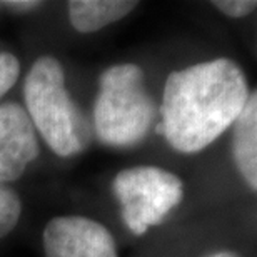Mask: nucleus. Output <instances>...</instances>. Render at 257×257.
Segmentation results:
<instances>
[{
  "label": "nucleus",
  "instance_id": "12",
  "mask_svg": "<svg viewBox=\"0 0 257 257\" xmlns=\"http://www.w3.org/2000/svg\"><path fill=\"white\" fill-rule=\"evenodd\" d=\"M7 5L10 9L14 10H30V9H35L39 7V2H7Z\"/></svg>",
  "mask_w": 257,
  "mask_h": 257
},
{
  "label": "nucleus",
  "instance_id": "2",
  "mask_svg": "<svg viewBox=\"0 0 257 257\" xmlns=\"http://www.w3.org/2000/svg\"><path fill=\"white\" fill-rule=\"evenodd\" d=\"M24 102L30 122L60 157L85 151L92 131L85 114L65 87V72L54 57H39L24 80Z\"/></svg>",
  "mask_w": 257,
  "mask_h": 257
},
{
  "label": "nucleus",
  "instance_id": "10",
  "mask_svg": "<svg viewBox=\"0 0 257 257\" xmlns=\"http://www.w3.org/2000/svg\"><path fill=\"white\" fill-rule=\"evenodd\" d=\"M20 75V62L15 55L0 52V99L15 85Z\"/></svg>",
  "mask_w": 257,
  "mask_h": 257
},
{
  "label": "nucleus",
  "instance_id": "5",
  "mask_svg": "<svg viewBox=\"0 0 257 257\" xmlns=\"http://www.w3.org/2000/svg\"><path fill=\"white\" fill-rule=\"evenodd\" d=\"M45 257H119L114 235L94 219L62 215L44 230Z\"/></svg>",
  "mask_w": 257,
  "mask_h": 257
},
{
  "label": "nucleus",
  "instance_id": "1",
  "mask_svg": "<svg viewBox=\"0 0 257 257\" xmlns=\"http://www.w3.org/2000/svg\"><path fill=\"white\" fill-rule=\"evenodd\" d=\"M242 69L230 59H215L169 74L156 132L174 151L195 154L232 127L249 100Z\"/></svg>",
  "mask_w": 257,
  "mask_h": 257
},
{
  "label": "nucleus",
  "instance_id": "4",
  "mask_svg": "<svg viewBox=\"0 0 257 257\" xmlns=\"http://www.w3.org/2000/svg\"><path fill=\"white\" fill-rule=\"evenodd\" d=\"M112 189L120 204L122 220L136 235L162 224L184 199L181 179L156 166L124 169L115 176Z\"/></svg>",
  "mask_w": 257,
  "mask_h": 257
},
{
  "label": "nucleus",
  "instance_id": "3",
  "mask_svg": "<svg viewBox=\"0 0 257 257\" xmlns=\"http://www.w3.org/2000/svg\"><path fill=\"white\" fill-rule=\"evenodd\" d=\"M157 117L144 72L136 64H117L102 72L94 105V131L109 147H132L147 137Z\"/></svg>",
  "mask_w": 257,
  "mask_h": 257
},
{
  "label": "nucleus",
  "instance_id": "8",
  "mask_svg": "<svg viewBox=\"0 0 257 257\" xmlns=\"http://www.w3.org/2000/svg\"><path fill=\"white\" fill-rule=\"evenodd\" d=\"M136 7L137 2L128 0H72L69 2V19L77 32L92 34L124 19Z\"/></svg>",
  "mask_w": 257,
  "mask_h": 257
},
{
  "label": "nucleus",
  "instance_id": "6",
  "mask_svg": "<svg viewBox=\"0 0 257 257\" xmlns=\"http://www.w3.org/2000/svg\"><path fill=\"white\" fill-rule=\"evenodd\" d=\"M39 157L37 132L24 105H0V186L14 182Z\"/></svg>",
  "mask_w": 257,
  "mask_h": 257
},
{
  "label": "nucleus",
  "instance_id": "13",
  "mask_svg": "<svg viewBox=\"0 0 257 257\" xmlns=\"http://www.w3.org/2000/svg\"><path fill=\"white\" fill-rule=\"evenodd\" d=\"M209 257H240L237 252H234V250H219V252H215Z\"/></svg>",
  "mask_w": 257,
  "mask_h": 257
},
{
  "label": "nucleus",
  "instance_id": "11",
  "mask_svg": "<svg viewBox=\"0 0 257 257\" xmlns=\"http://www.w3.org/2000/svg\"><path fill=\"white\" fill-rule=\"evenodd\" d=\"M212 5L222 14L227 15V17L232 19L245 17L250 12H254L257 7L254 0H217V2H212Z\"/></svg>",
  "mask_w": 257,
  "mask_h": 257
},
{
  "label": "nucleus",
  "instance_id": "9",
  "mask_svg": "<svg viewBox=\"0 0 257 257\" xmlns=\"http://www.w3.org/2000/svg\"><path fill=\"white\" fill-rule=\"evenodd\" d=\"M22 214V202L17 192L0 186V239L10 234Z\"/></svg>",
  "mask_w": 257,
  "mask_h": 257
},
{
  "label": "nucleus",
  "instance_id": "7",
  "mask_svg": "<svg viewBox=\"0 0 257 257\" xmlns=\"http://www.w3.org/2000/svg\"><path fill=\"white\" fill-rule=\"evenodd\" d=\"M232 156L237 171L250 191H257V94L250 92L249 100L232 124Z\"/></svg>",
  "mask_w": 257,
  "mask_h": 257
}]
</instances>
